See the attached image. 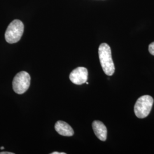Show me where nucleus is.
<instances>
[{"label": "nucleus", "mask_w": 154, "mask_h": 154, "mask_svg": "<svg viewBox=\"0 0 154 154\" xmlns=\"http://www.w3.org/2000/svg\"><path fill=\"white\" fill-rule=\"evenodd\" d=\"M4 149V147H1V149Z\"/></svg>", "instance_id": "9b49d317"}, {"label": "nucleus", "mask_w": 154, "mask_h": 154, "mask_svg": "<svg viewBox=\"0 0 154 154\" xmlns=\"http://www.w3.org/2000/svg\"><path fill=\"white\" fill-rule=\"evenodd\" d=\"M24 30V25L22 21L15 20L9 24L6 30L5 38L9 44L18 42L21 38Z\"/></svg>", "instance_id": "f03ea898"}, {"label": "nucleus", "mask_w": 154, "mask_h": 154, "mask_svg": "<svg viewBox=\"0 0 154 154\" xmlns=\"http://www.w3.org/2000/svg\"><path fill=\"white\" fill-rule=\"evenodd\" d=\"M154 103V99L149 95H143L138 98L134 106L135 114L143 119L149 116Z\"/></svg>", "instance_id": "7ed1b4c3"}, {"label": "nucleus", "mask_w": 154, "mask_h": 154, "mask_svg": "<svg viewBox=\"0 0 154 154\" xmlns=\"http://www.w3.org/2000/svg\"><path fill=\"white\" fill-rule=\"evenodd\" d=\"M92 127L97 137L102 141H105L107 139V130L105 125L102 122L95 121L93 122Z\"/></svg>", "instance_id": "423d86ee"}, {"label": "nucleus", "mask_w": 154, "mask_h": 154, "mask_svg": "<svg viewBox=\"0 0 154 154\" xmlns=\"http://www.w3.org/2000/svg\"><path fill=\"white\" fill-rule=\"evenodd\" d=\"M51 154H66V153L65 152H58L55 151V152H53L52 153H51Z\"/></svg>", "instance_id": "9d476101"}, {"label": "nucleus", "mask_w": 154, "mask_h": 154, "mask_svg": "<svg viewBox=\"0 0 154 154\" xmlns=\"http://www.w3.org/2000/svg\"><path fill=\"white\" fill-rule=\"evenodd\" d=\"M55 130L60 135L65 137H72L74 135V131L69 124L65 122L59 121L56 122Z\"/></svg>", "instance_id": "0eeeda50"}, {"label": "nucleus", "mask_w": 154, "mask_h": 154, "mask_svg": "<svg viewBox=\"0 0 154 154\" xmlns=\"http://www.w3.org/2000/svg\"><path fill=\"white\" fill-rule=\"evenodd\" d=\"M88 78V69L83 67H78L70 74L69 78L72 82L80 85L86 82Z\"/></svg>", "instance_id": "39448f33"}, {"label": "nucleus", "mask_w": 154, "mask_h": 154, "mask_svg": "<svg viewBox=\"0 0 154 154\" xmlns=\"http://www.w3.org/2000/svg\"><path fill=\"white\" fill-rule=\"evenodd\" d=\"M149 53L151 55H154V42H152L149 45Z\"/></svg>", "instance_id": "6e6552de"}, {"label": "nucleus", "mask_w": 154, "mask_h": 154, "mask_svg": "<svg viewBox=\"0 0 154 154\" xmlns=\"http://www.w3.org/2000/svg\"><path fill=\"white\" fill-rule=\"evenodd\" d=\"M98 54L100 63L104 72L109 76L113 75L115 72V66L112 58L110 46L106 43L100 44Z\"/></svg>", "instance_id": "f257e3e1"}, {"label": "nucleus", "mask_w": 154, "mask_h": 154, "mask_svg": "<svg viewBox=\"0 0 154 154\" xmlns=\"http://www.w3.org/2000/svg\"><path fill=\"white\" fill-rule=\"evenodd\" d=\"M14 153H13L11 152H1L0 154H14Z\"/></svg>", "instance_id": "1a4fd4ad"}, {"label": "nucleus", "mask_w": 154, "mask_h": 154, "mask_svg": "<svg viewBox=\"0 0 154 154\" xmlns=\"http://www.w3.org/2000/svg\"><path fill=\"white\" fill-rule=\"evenodd\" d=\"M30 85V76L27 72L17 73L13 81V88L15 93L22 94L28 90Z\"/></svg>", "instance_id": "20e7f679"}]
</instances>
